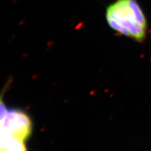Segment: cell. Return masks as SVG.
I'll return each instance as SVG.
<instances>
[{
  "label": "cell",
  "mask_w": 151,
  "mask_h": 151,
  "mask_svg": "<svg viewBox=\"0 0 151 151\" xmlns=\"http://www.w3.org/2000/svg\"><path fill=\"white\" fill-rule=\"evenodd\" d=\"M106 19L108 25L118 34L138 42L145 39L147 19L137 0H115L107 6Z\"/></svg>",
  "instance_id": "obj_1"
},
{
  "label": "cell",
  "mask_w": 151,
  "mask_h": 151,
  "mask_svg": "<svg viewBox=\"0 0 151 151\" xmlns=\"http://www.w3.org/2000/svg\"><path fill=\"white\" fill-rule=\"evenodd\" d=\"M32 132V122L25 113L8 110L0 122V150H24Z\"/></svg>",
  "instance_id": "obj_2"
},
{
  "label": "cell",
  "mask_w": 151,
  "mask_h": 151,
  "mask_svg": "<svg viewBox=\"0 0 151 151\" xmlns=\"http://www.w3.org/2000/svg\"><path fill=\"white\" fill-rule=\"evenodd\" d=\"M3 92H2L1 96H0V122L2 121L3 119L6 115L8 110L5 106V104L4 103L3 96Z\"/></svg>",
  "instance_id": "obj_3"
}]
</instances>
